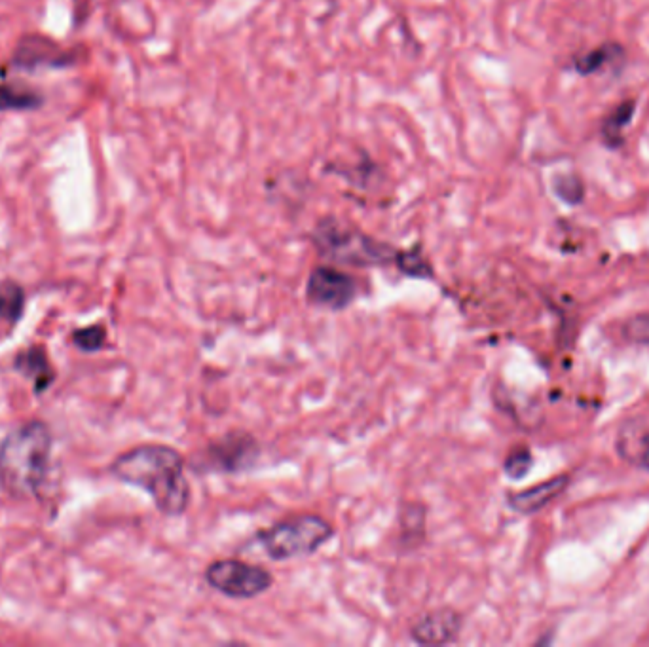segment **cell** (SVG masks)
I'll return each instance as SVG.
<instances>
[{
    "mask_svg": "<svg viewBox=\"0 0 649 647\" xmlns=\"http://www.w3.org/2000/svg\"><path fill=\"white\" fill-rule=\"evenodd\" d=\"M183 454L166 444H139L116 456L109 473L116 481L147 492L164 517L185 515L190 503Z\"/></svg>",
    "mask_w": 649,
    "mask_h": 647,
    "instance_id": "obj_1",
    "label": "cell"
},
{
    "mask_svg": "<svg viewBox=\"0 0 649 647\" xmlns=\"http://www.w3.org/2000/svg\"><path fill=\"white\" fill-rule=\"evenodd\" d=\"M54 433L42 420L23 422L0 441V490L12 500H42Z\"/></svg>",
    "mask_w": 649,
    "mask_h": 647,
    "instance_id": "obj_2",
    "label": "cell"
},
{
    "mask_svg": "<svg viewBox=\"0 0 649 647\" xmlns=\"http://www.w3.org/2000/svg\"><path fill=\"white\" fill-rule=\"evenodd\" d=\"M312 241L323 259L342 266H386L397 257V249L390 243L376 240L336 217H325L317 222Z\"/></svg>",
    "mask_w": 649,
    "mask_h": 647,
    "instance_id": "obj_3",
    "label": "cell"
},
{
    "mask_svg": "<svg viewBox=\"0 0 649 647\" xmlns=\"http://www.w3.org/2000/svg\"><path fill=\"white\" fill-rule=\"evenodd\" d=\"M333 536V524L327 518L300 513L262 530L259 541L270 560L285 562L314 555Z\"/></svg>",
    "mask_w": 649,
    "mask_h": 647,
    "instance_id": "obj_4",
    "label": "cell"
},
{
    "mask_svg": "<svg viewBox=\"0 0 649 647\" xmlns=\"http://www.w3.org/2000/svg\"><path fill=\"white\" fill-rule=\"evenodd\" d=\"M205 581L211 589L221 592L226 598L251 600L270 591L274 585V575L266 568L238 558H223L207 566Z\"/></svg>",
    "mask_w": 649,
    "mask_h": 647,
    "instance_id": "obj_5",
    "label": "cell"
},
{
    "mask_svg": "<svg viewBox=\"0 0 649 647\" xmlns=\"http://www.w3.org/2000/svg\"><path fill=\"white\" fill-rule=\"evenodd\" d=\"M260 456V444L251 433L232 431L207 444L196 456L194 469L198 473L234 475L251 469Z\"/></svg>",
    "mask_w": 649,
    "mask_h": 647,
    "instance_id": "obj_6",
    "label": "cell"
},
{
    "mask_svg": "<svg viewBox=\"0 0 649 647\" xmlns=\"http://www.w3.org/2000/svg\"><path fill=\"white\" fill-rule=\"evenodd\" d=\"M306 296L314 306L340 312L352 306L357 296V279L333 266H317L308 278Z\"/></svg>",
    "mask_w": 649,
    "mask_h": 647,
    "instance_id": "obj_7",
    "label": "cell"
},
{
    "mask_svg": "<svg viewBox=\"0 0 649 647\" xmlns=\"http://www.w3.org/2000/svg\"><path fill=\"white\" fill-rule=\"evenodd\" d=\"M75 59L69 50L56 44L54 40L40 35H27L19 40L12 65L23 71L63 69L75 65Z\"/></svg>",
    "mask_w": 649,
    "mask_h": 647,
    "instance_id": "obj_8",
    "label": "cell"
},
{
    "mask_svg": "<svg viewBox=\"0 0 649 647\" xmlns=\"http://www.w3.org/2000/svg\"><path fill=\"white\" fill-rule=\"evenodd\" d=\"M464 619L452 608H439L422 615L410 629V638L420 646H445L456 642Z\"/></svg>",
    "mask_w": 649,
    "mask_h": 647,
    "instance_id": "obj_9",
    "label": "cell"
},
{
    "mask_svg": "<svg viewBox=\"0 0 649 647\" xmlns=\"http://www.w3.org/2000/svg\"><path fill=\"white\" fill-rule=\"evenodd\" d=\"M12 367L19 372L25 380L33 384L35 395H42L56 384L57 372L50 361V353L46 346H29L16 353Z\"/></svg>",
    "mask_w": 649,
    "mask_h": 647,
    "instance_id": "obj_10",
    "label": "cell"
},
{
    "mask_svg": "<svg viewBox=\"0 0 649 647\" xmlns=\"http://www.w3.org/2000/svg\"><path fill=\"white\" fill-rule=\"evenodd\" d=\"M568 477L560 475L555 479L536 484L532 488H526L517 494H511L509 498V505L522 515H532L538 513L539 509H543L545 505H549L551 501L557 500L558 496L566 490L568 486Z\"/></svg>",
    "mask_w": 649,
    "mask_h": 647,
    "instance_id": "obj_11",
    "label": "cell"
},
{
    "mask_svg": "<svg viewBox=\"0 0 649 647\" xmlns=\"http://www.w3.org/2000/svg\"><path fill=\"white\" fill-rule=\"evenodd\" d=\"M27 306V295L23 285L14 279L0 281V319L10 327H16L23 319Z\"/></svg>",
    "mask_w": 649,
    "mask_h": 647,
    "instance_id": "obj_12",
    "label": "cell"
},
{
    "mask_svg": "<svg viewBox=\"0 0 649 647\" xmlns=\"http://www.w3.org/2000/svg\"><path fill=\"white\" fill-rule=\"evenodd\" d=\"M42 103V95L35 90L0 84V112L37 111Z\"/></svg>",
    "mask_w": 649,
    "mask_h": 647,
    "instance_id": "obj_13",
    "label": "cell"
},
{
    "mask_svg": "<svg viewBox=\"0 0 649 647\" xmlns=\"http://www.w3.org/2000/svg\"><path fill=\"white\" fill-rule=\"evenodd\" d=\"M634 101H625L613 109L612 114L602 124V137L608 147L617 148L623 145V133L634 116Z\"/></svg>",
    "mask_w": 649,
    "mask_h": 647,
    "instance_id": "obj_14",
    "label": "cell"
},
{
    "mask_svg": "<svg viewBox=\"0 0 649 647\" xmlns=\"http://www.w3.org/2000/svg\"><path fill=\"white\" fill-rule=\"evenodd\" d=\"M395 264L399 266V270H401L405 276H408V278H433L431 264L427 262L426 255L422 253L420 247H412L410 251H397Z\"/></svg>",
    "mask_w": 649,
    "mask_h": 647,
    "instance_id": "obj_15",
    "label": "cell"
},
{
    "mask_svg": "<svg viewBox=\"0 0 649 647\" xmlns=\"http://www.w3.org/2000/svg\"><path fill=\"white\" fill-rule=\"evenodd\" d=\"M107 336H109L107 329L101 323H95V325H88V327L73 331L71 340H73L76 350L84 353H97L105 350Z\"/></svg>",
    "mask_w": 649,
    "mask_h": 647,
    "instance_id": "obj_16",
    "label": "cell"
},
{
    "mask_svg": "<svg viewBox=\"0 0 649 647\" xmlns=\"http://www.w3.org/2000/svg\"><path fill=\"white\" fill-rule=\"evenodd\" d=\"M619 54H623V50L617 44L600 46V48H596L593 52H589V54L575 59V69L581 74L596 73V71H600L604 65H608L613 57L619 56Z\"/></svg>",
    "mask_w": 649,
    "mask_h": 647,
    "instance_id": "obj_17",
    "label": "cell"
},
{
    "mask_svg": "<svg viewBox=\"0 0 649 647\" xmlns=\"http://www.w3.org/2000/svg\"><path fill=\"white\" fill-rule=\"evenodd\" d=\"M555 192H557L560 200H564L566 204L570 205L579 204L583 200V196H585L583 183L575 175H562V177H558Z\"/></svg>",
    "mask_w": 649,
    "mask_h": 647,
    "instance_id": "obj_18",
    "label": "cell"
},
{
    "mask_svg": "<svg viewBox=\"0 0 649 647\" xmlns=\"http://www.w3.org/2000/svg\"><path fill=\"white\" fill-rule=\"evenodd\" d=\"M532 467V454L526 448H519L515 452L509 454V458L505 460V473L511 479H520L524 477Z\"/></svg>",
    "mask_w": 649,
    "mask_h": 647,
    "instance_id": "obj_19",
    "label": "cell"
},
{
    "mask_svg": "<svg viewBox=\"0 0 649 647\" xmlns=\"http://www.w3.org/2000/svg\"><path fill=\"white\" fill-rule=\"evenodd\" d=\"M625 336L636 344H649V315H636L625 323Z\"/></svg>",
    "mask_w": 649,
    "mask_h": 647,
    "instance_id": "obj_20",
    "label": "cell"
},
{
    "mask_svg": "<svg viewBox=\"0 0 649 647\" xmlns=\"http://www.w3.org/2000/svg\"><path fill=\"white\" fill-rule=\"evenodd\" d=\"M642 463H644V465H646V467H648L649 469V446H648V450L644 452V456H642Z\"/></svg>",
    "mask_w": 649,
    "mask_h": 647,
    "instance_id": "obj_21",
    "label": "cell"
}]
</instances>
